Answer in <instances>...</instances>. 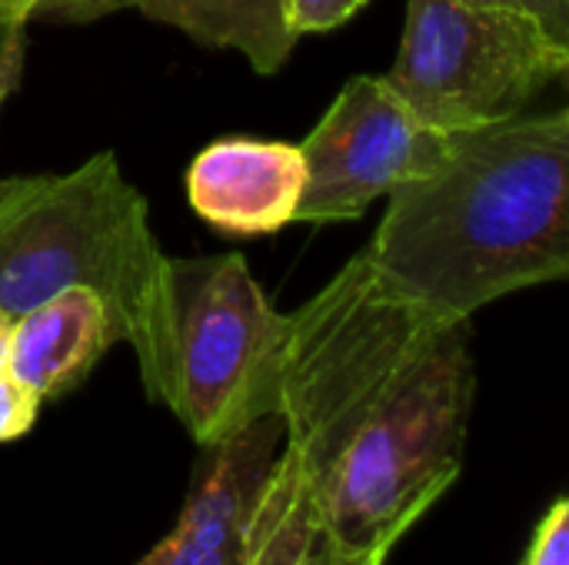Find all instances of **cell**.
I'll list each match as a JSON object with an SVG mask.
<instances>
[{"mask_svg": "<svg viewBox=\"0 0 569 565\" xmlns=\"http://www.w3.org/2000/svg\"><path fill=\"white\" fill-rule=\"evenodd\" d=\"M569 113L460 130L443 160L400 183L363 250L403 296L470 320L569 273Z\"/></svg>", "mask_w": 569, "mask_h": 565, "instance_id": "obj_1", "label": "cell"}, {"mask_svg": "<svg viewBox=\"0 0 569 565\" xmlns=\"http://www.w3.org/2000/svg\"><path fill=\"white\" fill-rule=\"evenodd\" d=\"M90 290L117 340L130 343L143 390L163 400L170 350V256L160 250L143 193L103 150L73 173L0 180V313Z\"/></svg>", "mask_w": 569, "mask_h": 565, "instance_id": "obj_2", "label": "cell"}, {"mask_svg": "<svg viewBox=\"0 0 569 565\" xmlns=\"http://www.w3.org/2000/svg\"><path fill=\"white\" fill-rule=\"evenodd\" d=\"M473 393L470 320H457L333 456L307 506L313 543L390 553L457 483Z\"/></svg>", "mask_w": 569, "mask_h": 565, "instance_id": "obj_3", "label": "cell"}, {"mask_svg": "<svg viewBox=\"0 0 569 565\" xmlns=\"http://www.w3.org/2000/svg\"><path fill=\"white\" fill-rule=\"evenodd\" d=\"M287 316L240 253L170 260V350L163 406L203 450L277 413Z\"/></svg>", "mask_w": 569, "mask_h": 565, "instance_id": "obj_4", "label": "cell"}, {"mask_svg": "<svg viewBox=\"0 0 569 565\" xmlns=\"http://www.w3.org/2000/svg\"><path fill=\"white\" fill-rule=\"evenodd\" d=\"M567 67L569 43L523 10L407 0L400 53L383 83L427 127L460 133L523 113Z\"/></svg>", "mask_w": 569, "mask_h": 565, "instance_id": "obj_5", "label": "cell"}, {"mask_svg": "<svg viewBox=\"0 0 569 565\" xmlns=\"http://www.w3.org/2000/svg\"><path fill=\"white\" fill-rule=\"evenodd\" d=\"M450 137L417 120L383 77L363 73L347 80L323 120L300 143L307 180L297 220H360L373 200L430 173L443 160Z\"/></svg>", "mask_w": 569, "mask_h": 565, "instance_id": "obj_6", "label": "cell"}, {"mask_svg": "<svg viewBox=\"0 0 569 565\" xmlns=\"http://www.w3.org/2000/svg\"><path fill=\"white\" fill-rule=\"evenodd\" d=\"M283 450V420L267 413L210 446V463L170 529L137 565H247L250 526Z\"/></svg>", "mask_w": 569, "mask_h": 565, "instance_id": "obj_7", "label": "cell"}, {"mask_svg": "<svg viewBox=\"0 0 569 565\" xmlns=\"http://www.w3.org/2000/svg\"><path fill=\"white\" fill-rule=\"evenodd\" d=\"M303 180L300 147L223 137L193 157L187 170V200L193 213L220 233H277L297 220Z\"/></svg>", "mask_w": 569, "mask_h": 565, "instance_id": "obj_8", "label": "cell"}, {"mask_svg": "<svg viewBox=\"0 0 569 565\" xmlns=\"http://www.w3.org/2000/svg\"><path fill=\"white\" fill-rule=\"evenodd\" d=\"M117 343L103 300L90 290H63L10 326L7 373L40 400L73 390Z\"/></svg>", "mask_w": 569, "mask_h": 565, "instance_id": "obj_9", "label": "cell"}, {"mask_svg": "<svg viewBox=\"0 0 569 565\" xmlns=\"http://www.w3.org/2000/svg\"><path fill=\"white\" fill-rule=\"evenodd\" d=\"M130 7L207 47L240 50L257 73H277L300 40L287 0H130Z\"/></svg>", "mask_w": 569, "mask_h": 565, "instance_id": "obj_10", "label": "cell"}, {"mask_svg": "<svg viewBox=\"0 0 569 565\" xmlns=\"http://www.w3.org/2000/svg\"><path fill=\"white\" fill-rule=\"evenodd\" d=\"M120 7H130V0H0V10L23 23H30L33 17L57 23H90Z\"/></svg>", "mask_w": 569, "mask_h": 565, "instance_id": "obj_11", "label": "cell"}, {"mask_svg": "<svg viewBox=\"0 0 569 565\" xmlns=\"http://www.w3.org/2000/svg\"><path fill=\"white\" fill-rule=\"evenodd\" d=\"M520 565H569V500L557 496L540 516Z\"/></svg>", "mask_w": 569, "mask_h": 565, "instance_id": "obj_12", "label": "cell"}, {"mask_svg": "<svg viewBox=\"0 0 569 565\" xmlns=\"http://www.w3.org/2000/svg\"><path fill=\"white\" fill-rule=\"evenodd\" d=\"M40 406L43 400L3 370L0 373V443H13L27 436L40 416Z\"/></svg>", "mask_w": 569, "mask_h": 565, "instance_id": "obj_13", "label": "cell"}, {"mask_svg": "<svg viewBox=\"0 0 569 565\" xmlns=\"http://www.w3.org/2000/svg\"><path fill=\"white\" fill-rule=\"evenodd\" d=\"M367 0H287V17L297 37L327 33L347 23Z\"/></svg>", "mask_w": 569, "mask_h": 565, "instance_id": "obj_14", "label": "cell"}, {"mask_svg": "<svg viewBox=\"0 0 569 565\" xmlns=\"http://www.w3.org/2000/svg\"><path fill=\"white\" fill-rule=\"evenodd\" d=\"M23 47H27V23L0 10V107L20 83Z\"/></svg>", "mask_w": 569, "mask_h": 565, "instance_id": "obj_15", "label": "cell"}, {"mask_svg": "<svg viewBox=\"0 0 569 565\" xmlns=\"http://www.w3.org/2000/svg\"><path fill=\"white\" fill-rule=\"evenodd\" d=\"M480 3L523 10V13L537 17L550 37H557L560 43H569V0H480Z\"/></svg>", "mask_w": 569, "mask_h": 565, "instance_id": "obj_16", "label": "cell"}, {"mask_svg": "<svg viewBox=\"0 0 569 565\" xmlns=\"http://www.w3.org/2000/svg\"><path fill=\"white\" fill-rule=\"evenodd\" d=\"M390 553H343L330 543H313V549L297 565H383Z\"/></svg>", "mask_w": 569, "mask_h": 565, "instance_id": "obj_17", "label": "cell"}, {"mask_svg": "<svg viewBox=\"0 0 569 565\" xmlns=\"http://www.w3.org/2000/svg\"><path fill=\"white\" fill-rule=\"evenodd\" d=\"M10 326H13V320H7V316L0 313V373L7 370V353H10Z\"/></svg>", "mask_w": 569, "mask_h": 565, "instance_id": "obj_18", "label": "cell"}]
</instances>
